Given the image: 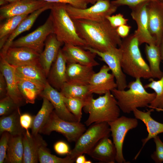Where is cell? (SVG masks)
Returning a JSON list of instances; mask_svg holds the SVG:
<instances>
[{"mask_svg": "<svg viewBox=\"0 0 163 163\" xmlns=\"http://www.w3.org/2000/svg\"><path fill=\"white\" fill-rule=\"evenodd\" d=\"M79 36L89 46L104 52L117 46H120L122 40L106 19L101 21L84 19L73 20Z\"/></svg>", "mask_w": 163, "mask_h": 163, "instance_id": "6da1fadb", "label": "cell"}, {"mask_svg": "<svg viewBox=\"0 0 163 163\" xmlns=\"http://www.w3.org/2000/svg\"><path fill=\"white\" fill-rule=\"evenodd\" d=\"M139 41L134 34L124 38L119 47L121 65L124 72L135 79L152 78L149 65L143 58Z\"/></svg>", "mask_w": 163, "mask_h": 163, "instance_id": "7a4b0ae2", "label": "cell"}, {"mask_svg": "<svg viewBox=\"0 0 163 163\" xmlns=\"http://www.w3.org/2000/svg\"><path fill=\"white\" fill-rule=\"evenodd\" d=\"M85 101L83 109L85 113L89 114L85 122L87 126L94 123L111 122L119 117L120 110L111 91L96 99L92 94Z\"/></svg>", "mask_w": 163, "mask_h": 163, "instance_id": "3957f363", "label": "cell"}, {"mask_svg": "<svg viewBox=\"0 0 163 163\" xmlns=\"http://www.w3.org/2000/svg\"><path fill=\"white\" fill-rule=\"evenodd\" d=\"M126 90L116 88L111 91L120 110L124 113H129L138 108L148 107L156 97L155 92L146 91L139 78L130 82Z\"/></svg>", "mask_w": 163, "mask_h": 163, "instance_id": "277c9868", "label": "cell"}, {"mask_svg": "<svg viewBox=\"0 0 163 163\" xmlns=\"http://www.w3.org/2000/svg\"><path fill=\"white\" fill-rule=\"evenodd\" d=\"M66 4L53 3L50 9L54 34L62 43L70 44L83 47H89L78 35L72 19L65 7Z\"/></svg>", "mask_w": 163, "mask_h": 163, "instance_id": "5b68a950", "label": "cell"}, {"mask_svg": "<svg viewBox=\"0 0 163 163\" xmlns=\"http://www.w3.org/2000/svg\"><path fill=\"white\" fill-rule=\"evenodd\" d=\"M90 126L75 142L74 148L67 155L75 161L78 156L88 154L101 139L110 136L111 131L107 122L94 123Z\"/></svg>", "mask_w": 163, "mask_h": 163, "instance_id": "8992f818", "label": "cell"}, {"mask_svg": "<svg viewBox=\"0 0 163 163\" xmlns=\"http://www.w3.org/2000/svg\"><path fill=\"white\" fill-rule=\"evenodd\" d=\"M86 130L85 125L80 122L64 120L53 110L39 133L49 135L56 131L62 134L69 142H75Z\"/></svg>", "mask_w": 163, "mask_h": 163, "instance_id": "52a82bcc", "label": "cell"}, {"mask_svg": "<svg viewBox=\"0 0 163 163\" xmlns=\"http://www.w3.org/2000/svg\"><path fill=\"white\" fill-rule=\"evenodd\" d=\"M65 7L73 20L84 19L96 21L106 19V17L115 13L118 7L113 4L110 0H97L93 5L84 9L75 8L66 4Z\"/></svg>", "mask_w": 163, "mask_h": 163, "instance_id": "ba28073f", "label": "cell"}, {"mask_svg": "<svg viewBox=\"0 0 163 163\" xmlns=\"http://www.w3.org/2000/svg\"><path fill=\"white\" fill-rule=\"evenodd\" d=\"M53 32L52 19L50 14L44 24L33 32L14 40L10 47H26L40 54L43 51L45 41Z\"/></svg>", "mask_w": 163, "mask_h": 163, "instance_id": "9c48e42d", "label": "cell"}, {"mask_svg": "<svg viewBox=\"0 0 163 163\" xmlns=\"http://www.w3.org/2000/svg\"><path fill=\"white\" fill-rule=\"evenodd\" d=\"M108 123L110 126L113 142L116 149V161L118 163H126L123 152L124 141L128 132L138 126L137 119L122 116Z\"/></svg>", "mask_w": 163, "mask_h": 163, "instance_id": "30bf717a", "label": "cell"}, {"mask_svg": "<svg viewBox=\"0 0 163 163\" xmlns=\"http://www.w3.org/2000/svg\"><path fill=\"white\" fill-rule=\"evenodd\" d=\"M84 49L95 53L106 63L114 76L118 89H125L127 84L126 74L121 66V52L119 48L113 47L104 52L99 51L90 47Z\"/></svg>", "mask_w": 163, "mask_h": 163, "instance_id": "8fae6325", "label": "cell"}, {"mask_svg": "<svg viewBox=\"0 0 163 163\" xmlns=\"http://www.w3.org/2000/svg\"><path fill=\"white\" fill-rule=\"evenodd\" d=\"M149 2L141 3L130 8L131 15L137 27L134 34L139 45L145 43L149 45H156L155 39L151 35L149 29L147 5Z\"/></svg>", "mask_w": 163, "mask_h": 163, "instance_id": "7c38bea8", "label": "cell"}, {"mask_svg": "<svg viewBox=\"0 0 163 163\" xmlns=\"http://www.w3.org/2000/svg\"><path fill=\"white\" fill-rule=\"evenodd\" d=\"M49 3L41 0H19L9 3L0 8V20L17 15H28Z\"/></svg>", "mask_w": 163, "mask_h": 163, "instance_id": "4fadbf2b", "label": "cell"}, {"mask_svg": "<svg viewBox=\"0 0 163 163\" xmlns=\"http://www.w3.org/2000/svg\"><path fill=\"white\" fill-rule=\"evenodd\" d=\"M110 70L107 65H104L98 72L93 75L88 85L91 94H104L117 88L114 76L109 72Z\"/></svg>", "mask_w": 163, "mask_h": 163, "instance_id": "5bb4252c", "label": "cell"}, {"mask_svg": "<svg viewBox=\"0 0 163 163\" xmlns=\"http://www.w3.org/2000/svg\"><path fill=\"white\" fill-rule=\"evenodd\" d=\"M40 55L39 53L27 47H10L3 57L9 64L17 67L39 63Z\"/></svg>", "mask_w": 163, "mask_h": 163, "instance_id": "9a60e30c", "label": "cell"}, {"mask_svg": "<svg viewBox=\"0 0 163 163\" xmlns=\"http://www.w3.org/2000/svg\"><path fill=\"white\" fill-rule=\"evenodd\" d=\"M61 50L67 63H77L93 67L99 65L95 59V53L81 46L65 43Z\"/></svg>", "mask_w": 163, "mask_h": 163, "instance_id": "2e32d148", "label": "cell"}, {"mask_svg": "<svg viewBox=\"0 0 163 163\" xmlns=\"http://www.w3.org/2000/svg\"><path fill=\"white\" fill-rule=\"evenodd\" d=\"M39 96L42 98H46L50 101L54 107L56 113L62 119L70 122L78 121L67 108L60 92L53 87L48 82Z\"/></svg>", "mask_w": 163, "mask_h": 163, "instance_id": "e0dca14e", "label": "cell"}, {"mask_svg": "<svg viewBox=\"0 0 163 163\" xmlns=\"http://www.w3.org/2000/svg\"><path fill=\"white\" fill-rule=\"evenodd\" d=\"M0 69L6 82L7 95L19 107L24 105L26 103L18 87L14 67L8 63L4 57H0Z\"/></svg>", "mask_w": 163, "mask_h": 163, "instance_id": "ac0fdd59", "label": "cell"}, {"mask_svg": "<svg viewBox=\"0 0 163 163\" xmlns=\"http://www.w3.org/2000/svg\"><path fill=\"white\" fill-rule=\"evenodd\" d=\"M149 29L159 46L163 34V4L161 1H150L147 5Z\"/></svg>", "mask_w": 163, "mask_h": 163, "instance_id": "d6986e66", "label": "cell"}, {"mask_svg": "<svg viewBox=\"0 0 163 163\" xmlns=\"http://www.w3.org/2000/svg\"><path fill=\"white\" fill-rule=\"evenodd\" d=\"M24 146L23 163H37L39 161L40 149L47 146V144L39 133L35 135L26 131L23 135Z\"/></svg>", "mask_w": 163, "mask_h": 163, "instance_id": "ffe728a7", "label": "cell"}, {"mask_svg": "<svg viewBox=\"0 0 163 163\" xmlns=\"http://www.w3.org/2000/svg\"><path fill=\"white\" fill-rule=\"evenodd\" d=\"M62 44L54 34L49 35L46 40L45 48L40 54L39 62L47 77Z\"/></svg>", "mask_w": 163, "mask_h": 163, "instance_id": "44dd1931", "label": "cell"}, {"mask_svg": "<svg viewBox=\"0 0 163 163\" xmlns=\"http://www.w3.org/2000/svg\"><path fill=\"white\" fill-rule=\"evenodd\" d=\"M107 136L101 139L88 154L101 162L114 163L117 151L113 142Z\"/></svg>", "mask_w": 163, "mask_h": 163, "instance_id": "7402d4cb", "label": "cell"}, {"mask_svg": "<svg viewBox=\"0 0 163 163\" xmlns=\"http://www.w3.org/2000/svg\"><path fill=\"white\" fill-rule=\"evenodd\" d=\"M95 73L93 67L77 63H67L66 82L81 85H88Z\"/></svg>", "mask_w": 163, "mask_h": 163, "instance_id": "603a6c76", "label": "cell"}, {"mask_svg": "<svg viewBox=\"0 0 163 163\" xmlns=\"http://www.w3.org/2000/svg\"><path fill=\"white\" fill-rule=\"evenodd\" d=\"M150 108L145 112L142 111L138 109L133 112L135 118L141 120L145 125L148 132L147 136L142 140V148L134 157V160L136 159L144 146L149 140L158 134L163 133V123L156 121L151 117V113L154 111V109Z\"/></svg>", "mask_w": 163, "mask_h": 163, "instance_id": "cb8c5ba5", "label": "cell"}, {"mask_svg": "<svg viewBox=\"0 0 163 163\" xmlns=\"http://www.w3.org/2000/svg\"><path fill=\"white\" fill-rule=\"evenodd\" d=\"M66 61L60 49L57 58L53 64L47 76L50 85L58 91L60 90L66 82Z\"/></svg>", "mask_w": 163, "mask_h": 163, "instance_id": "d4e9b609", "label": "cell"}, {"mask_svg": "<svg viewBox=\"0 0 163 163\" xmlns=\"http://www.w3.org/2000/svg\"><path fill=\"white\" fill-rule=\"evenodd\" d=\"M53 3H49L45 6L34 11L27 16L20 23L10 36L2 48L1 50L0 56L4 57L14 39L22 33L29 30L39 16L43 12L51 8Z\"/></svg>", "mask_w": 163, "mask_h": 163, "instance_id": "484cf974", "label": "cell"}, {"mask_svg": "<svg viewBox=\"0 0 163 163\" xmlns=\"http://www.w3.org/2000/svg\"><path fill=\"white\" fill-rule=\"evenodd\" d=\"M14 67L17 77L34 82L44 86L48 82L47 77L40 63Z\"/></svg>", "mask_w": 163, "mask_h": 163, "instance_id": "4316f807", "label": "cell"}, {"mask_svg": "<svg viewBox=\"0 0 163 163\" xmlns=\"http://www.w3.org/2000/svg\"><path fill=\"white\" fill-rule=\"evenodd\" d=\"M18 107L11 114L1 116L0 118V134L5 132L11 135H23L26 130L21 126L20 122L21 111Z\"/></svg>", "mask_w": 163, "mask_h": 163, "instance_id": "83f0119b", "label": "cell"}, {"mask_svg": "<svg viewBox=\"0 0 163 163\" xmlns=\"http://www.w3.org/2000/svg\"><path fill=\"white\" fill-rule=\"evenodd\" d=\"M23 135H11L4 163H23L24 146Z\"/></svg>", "mask_w": 163, "mask_h": 163, "instance_id": "f1b7e54d", "label": "cell"}, {"mask_svg": "<svg viewBox=\"0 0 163 163\" xmlns=\"http://www.w3.org/2000/svg\"><path fill=\"white\" fill-rule=\"evenodd\" d=\"M17 78L19 90L26 103L34 104L45 86L30 80Z\"/></svg>", "mask_w": 163, "mask_h": 163, "instance_id": "f546056e", "label": "cell"}, {"mask_svg": "<svg viewBox=\"0 0 163 163\" xmlns=\"http://www.w3.org/2000/svg\"><path fill=\"white\" fill-rule=\"evenodd\" d=\"M145 52L152 78L159 79L163 75L160 68L161 60L159 46L156 45L146 44Z\"/></svg>", "mask_w": 163, "mask_h": 163, "instance_id": "4dcf8cb0", "label": "cell"}, {"mask_svg": "<svg viewBox=\"0 0 163 163\" xmlns=\"http://www.w3.org/2000/svg\"><path fill=\"white\" fill-rule=\"evenodd\" d=\"M41 107L37 115L34 116L31 133L35 135L39 131L48 120L50 115L54 109L50 101L46 98L43 97Z\"/></svg>", "mask_w": 163, "mask_h": 163, "instance_id": "1f68e13d", "label": "cell"}, {"mask_svg": "<svg viewBox=\"0 0 163 163\" xmlns=\"http://www.w3.org/2000/svg\"><path fill=\"white\" fill-rule=\"evenodd\" d=\"M28 15L14 16L6 19L0 26V49L2 48L10 36Z\"/></svg>", "mask_w": 163, "mask_h": 163, "instance_id": "d6a6232c", "label": "cell"}, {"mask_svg": "<svg viewBox=\"0 0 163 163\" xmlns=\"http://www.w3.org/2000/svg\"><path fill=\"white\" fill-rule=\"evenodd\" d=\"M60 92L65 97L85 100L92 94L89 91L88 85L73 84L67 82L63 84Z\"/></svg>", "mask_w": 163, "mask_h": 163, "instance_id": "836d02e7", "label": "cell"}, {"mask_svg": "<svg viewBox=\"0 0 163 163\" xmlns=\"http://www.w3.org/2000/svg\"><path fill=\"white\" fill-rule=\"evenodd\" d=\"M149 83L144 86L145 88H150L153 90L156 94V97L148 107L157 109L163 108V75L161 77L157 80L153 78L149 79Z\"/></svg>", "mask_w": 163, "mask_h": 163, "instance_id": "e575fe53", "label": "cell"}, {"mask_svg": "<svg viewBox=\"0 0 163 163\" xmlns=\"http://www.w3.org/2000/svg\"><path fill=\"white\" fill-rule=\"evenodd\" d=\"M62 96L68 110L75 117L78 122H80L82 118V110L85 105L86 100Z\"/></svg>", "mask_w": 163, "mask_h": 163, "instance_id": "d590c367", "label": "cell"}, {"mask_svg": "<svg viewBox=\"0 0 163 163\" xmlns=\"http://www.w3.org/2000/svg\"><path fill=\"white\" fill-rule=\"evenodd\" d=\"M47 146H42L39 149V161L40 163H73L75 161L68 155L61 158L51 154Z\"/></svg>", "mask_w": 163, "mask_h": 163, "instance_id": "8d00e7d4", "label": "cell"}, {"mask_svg": "<svg viewBox=\"0 0 163 163\" xmlns=\"http://www.w3.org/2000/svg\"><path fill=\"white\" fill-rule=\"evenodd\" d=\"M19 107L9 95L0 99V116L8 115L14 111Z\"/></svg>", "mask_w": 163, "mask_h": 163, "instance_id": "74e56055", "label": "cell"}, {"mask_svg": "<svg viewBox=\"0 0 163 163\" xmlns=\"http://www.w3.org/2000/svg\"><path fill=\"white\" fill-rule=\"evenodd\" d=\"M153 139L156 145V150L151 155V158L155 162L161 163L163 162V143L158 136Z\"/></svg>", "mask_w": 163, "mask_h": 163, "instance_id": "f35d334b", "label": "cell"}, {"mask_svg": "<svg viewBox=\"0 0 163 163\" xmlns=\"http://www.w3.org/2000/svg\"><path fill=\"white\" fill-rule=\"evenodd\" d=\"M1 135L0 139V163H4L6 156L8 143L11 134L5 132Z\"/></svg>", "mask_w": 163, "mask_h": 163, "instance_id": "ab89813d", "label": "cell"}, {"mask_svg": "<svg viewBox=\"0 0 163 163\" xmlns=\"http://www.w3.org/2000/svg\"><path fill=\"white\" fill-rule=\"evenodd\" d=\"M51 3L69 4L75 8L84 9L87 8L89 3L87 0H41Z\"/></svg>", "mask_w": 163, "mask_h": 163, "instance_id": "60d3db41", "label": "cell"}, {"mask_svg": "<svg viewBox=\"0 0 163 163\" xmlns=\"http://www.w3.org/2000/svg\"><path fill=\"white\" fill-rule=\"evenodd\" d=\"M106 18L110 25L115 28L121 25L126 24L128 21V19L125 18L121 13L107 16Z\"/></svg>", "mask_w": 163, "mask_h": 163, "instance_id": "b9f144b4", "label": "cell"}, {"mask_svg": "<svg viewBox=\"0 0 163 163\" xmlns=\"http://www.w3.org/2000/svg\"><path fill=\"white\" fill-rule=\"evenodd\" d=\"M161 1V0H114L111 1V2L117 7L122 5H127L131 8L144 2Z\"/></svg>", "mask_w": 163, "mask_h": 163, "instance_id": "7bdbcfd3", "label": "cell"}, {"mask_svg": "<svg viewBox=\"0 0 163 163\" xmlns=\"http://www.w3.org/2000/svg\"><path fill=\"white\" fill-rule=\"evenodd\" d=\"M34 116L28 113H24L20 115V122L21 127L25 129L27 133H29V129L31 128Z\"/></svg>", "mask_w": 163, "mask_h": 163, "instance_id": "ee69618b", "label": "cell"}, {"mask_svg": "<svg viewBox=\"0 0 163 163\" xmlns=\"http://www.w3.org/2000/svg\"><path fill=\"white\" fill-rule=\"evenodd\" d=\"M54 149L56 153L61 155H67L70 151L68 144L62 141L56 142L54 145Z\"/></svg>", "mask_w": 163, "mask_h": 163, "instance_id": "f6af8a7d", "label": "cell"}, {"mask_svg": "<svg viewBox=\"0 0 163 163\" xmlns=\"http://www.w3.org/2000/svg\"><path fill=\"white\" fill-rule=\"evenodd\" d=\"M7 95L6 82L3 74L0 73V98L2 99Z\"/></svg>", "mask_w": 163, "mask_h": 163, "instance_id": "bcb514c9", "label": "cell"}, {"mask_svg": "<svg viewBox=\"0 0 163 163\" xmlns=\"http://www.w3.org/2000/svg\"><path fill=\"white\" fill-rule=\"evenodd\" d=\"M131 27L126 24L120 26L116 28L117 32L119 36L121 38H125L129 35Z\"/></svg>", "mask_w": 163, "mask_h": 163, "instance_id": "7dc6e473", "label": "cell"}, {"mask_svg": "<svg viewBox=\"0 0 163 163\" xmlns=\"http://www.w3.org/2000/svg\"><path fill=\"white\" fill-rule=\"evenodd\" d=\"M86 161L85 155H82L78 156L76 158L75 162L76 163H85Z\"/></svg>", "mask_w": 163, "mask_h": 163, "instance_id": "c3c4849f", "label": "cell"}, {"mask_svg": "<svg viewBox=\"0 0 163 163\" xmlns=\"http://www.w3.org/2000/svg\"><path fill=\"white\" fill-rule=\"evenodd\" d=\"M159 46L161 53V60L163 61V34Z\"/></svg>", "mask_w": 163, "mask_h": 163, "instance_id": "681fc988", "label": "cell"}, {"mask_svg": "<svg viewBox=\"0 0 163 163\" xmlns=\"http://www.w3.org/2000/svg\"><path fill=\"white\" fill-rule=\"evenodd\" d=\"M9 2L7 0H0V5L2 6L8 4Z\"/></svg>", "mask_w": 163, "mask_h": 163, "instance_id": "f907efd6", "label": "cell"}, {"mask_svg": "<svg viewBox=\"0 0 163 163\" xmlns=\"http://www.w3.org/2000/svg\"><path fill=\"white\" fill-rule=\"evenodd\" d=\"M89 3L94 4L97 2V0H87Z\"/></svg>", "mask_w": 163, "mask_h": 163, "instance_id": "816d5d0a", "label": "cell"}, {"mask_svg": "<svg viewBox=\"0 0 163 163\" xmlns=\"http://www.w3.org/2000/svg\"><path fill=\"white\" fill-rule=\"evenodd\" d=\"M18 0H7V1L9 2V3L13 2H14L18 1Z\"/></svg>", "mask_w": 163, "mask_h": 163, "instance_id": "f5cc1de1", "label": "cell"}, {"mask_svg": "<svg viewBox=\"0 0 163 163\" xmlns=\"http://www.w3.org/2000/svg\"><path fill=\"white\" fill-rule=\"evenodd\" d=\"M158 112L162 111L163 112V109H155Z\"/></svg>", "mask_w": 163, "mask_h": 163, "instance_id": "db71d44e", "label": "cell"}, {"mask_svg": "<svg viewBox=\"0 0 163 163\" xmlns=\"http://www.w3.org/2000/svg\"><path fill=\"white\" fill-rule=\"evenodd\" d=\"M92 163V162L90 160H87L85 162V163Z\"/></svg>", "mask_w": 163, "mask_h": 163, "instance_id": "11a10c76", "label": "cell"}, {"mask_svg": "<svg viewBox=\"0 0 163 163\" xmlns=\"http://www.w3.org/2000/svg\"><path fill=\"white\" fill-rule=\"evenodd\" d=\"M162 3V4H163V0H161V1Z\"/></svg>", "mask_w": 163, "mask_h": 163, "instance_id": "9f6ffc18", "label": "cell"}]
</instances>
